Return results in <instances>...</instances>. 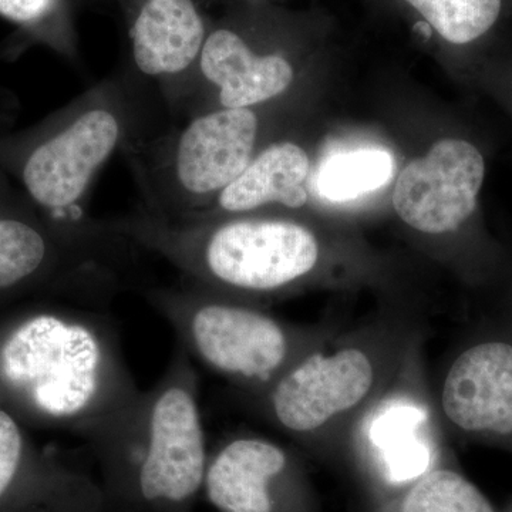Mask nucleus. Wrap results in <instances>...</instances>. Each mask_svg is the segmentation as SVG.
Returning a JSON list of instances; mask_svg holds the SVG:
<instances>
[{"label":"nucleus","instance_id":"nucleus-4","mask_svg":"<svg viewBox=\"0 0 512 512\" xmlns=\"http://www.w3.org/2000/svg\"><path fill=\"white\" fill-rule=\"evenodd\" d=\"M137 76H114L35 126H0V170L49 220L93 227L84 204L97 174L117 150L143 134Z\"/></svg>","mask_w":512,"mask_h":512},{"label":"nucleus","instance_id":"nucleus-2","mask_svg":"<svg viewBox=\"0 0 512 512\" xmlns=\"http://www.w3.org/2000/svg\"><path fill=\"white\" fill-rule=\"evenodd\" d=\"M198 387L191 356L177 345L160 380L89 440L103 512H191L210 456Z\"/></svg>","mask_w":512,"mask_h":512},{"label":"nucleus","instance_id":"nucleus-16","mask_svg":"<svg viewBox=\"0 0 512 512\" xmlns=\"http://www.w3.org/2000/svg\"><path fill=\"white\" fill-rule=\"evenodd\" d=\"M77 3L79 0H0V18L15 25L33 43L77 62L80 53Z\"/></svg>","mask_w":512,"mask_h":512},{"label":"nucleus","instance_id":"nucleus-6","mask_svg":"<svg viewBox=\"0 0 512 512\" xmlns=\"http://www.w3.org/2000/svg\"><path fill=\"white\" fill-rule=\"evenodd\" d=\"M146 299L175 330L178 345L251 399L329 338L276 318L255 303L187 284L148 289Z\"/></svg>","mask_w":512,"mask_h":512},{"label":"nucleus","instance_id":"nucleus-18","mask_svg":"<svg viewBox=\"0 0 512 512\" xmlns=\"http://www.w3.org/2000/svg\"><path fill=\"white\" fill-rule=\"evenodd\" d=\"M400 512H495L483 491L448 468L427 471L404 494Z\"/></svg>","mask_w":512,"mask_h":512},{"label":"nucleus","instance_id":"nucleus-17","mask_svg":"<svg viewBox=\"0 0 512 512\" xmlns=\"http://www.w3.org/2000/svg\"><path fill=\"white\" fill-rule=\"evenodd\" d=\"M393 175V158L387 151H350L329 158L316 175V188L323 198L343 202L375 191L389 183Z\"/></svg>","mask_w":512,"mask_h":512},{"label":"nucleus","instance_id":"nucleus-19","mask_svg":"<svg viewBox=\"0 0 512 512\" xmlns=\"http://www.w3.org/2000/svg\"><path fill=\"white\" fill-rule=\"evenodd\" d=\"M431 28L453 45L484 36L500 18L503 0H406Z\"/></svg>","mask_w":512,"mask_h":512},{"label":"nucleus","instance_id":"nucleus-15","mask_svg":"<svg viewBox=\"0 0 512 512\" xmlns=\"http://www.w3.org/2000/svg\"><path fill=\"white\" fill-rule=\"evenodd\" d=\"M63 468L36 466L18 421L0 407V512L83 480Z\"/></svg>","mask_w":512,"mask_h":512},{"label":"nucleus","instance_id":"nucleus-20","mask_svg":"<svg viewBox=\"0 0 512 512\" xmlns=\"http://www.w3.org/2000/svg\"><path fill=\"white\" fill-rule=\"evenodd\" d=\"M103 511V494L89 480L83 478L79 483L56 493L33 498L25 503L15 505L3 512H101Z\"/></svg>","mask_w":512,"mask_h":512},{"label":"nucleus","instance_id":"nucleus-7","mask_svg":"<svg viewBox=\"0 0 512 512\" xmlns=\"http://www.w3.org/2000/svg\"><path fill=\"white\" fill-rule=\"evenodd\" d=\"M133 248L97 218L90 228L49 220L0 170V296L47 285L76 305L107 308Z\"/></svg>","mask_w":512,"mask_h":512},{"label":"nucleus","instance_id":"nucleus-3","mask_svg":"<svg viewBox=\"0 0 512 512\" xmlns=\"http://www.w3.org/2000/svg\"><path fill=\"white\" fill-rule=\"evenodd\" d=\"M99 224L134 248L160 255L187 284L255 305L305 284L322 264L318 235L289 218L175 221L138 207L123 217L99 218Z\"/></svg>","mask_w":512,"mask_h":512},{"label":"nucleus","instance_id":"nucleus-8","mask_svg":"<svg viewBox=\"0 0 512 512\" xmlns=\"http://www.w3.org/2000/svg\"><path fill=\"white\" fill-rule=\"evenodd\" d=\"M252 109H215L188 117L167 134L126 147L143 210L185 220L207 208L254 160L261 121Z\"/></svg>","mask_w":512,"mask_h":512},{"label":"nucleus","instance_id":"nucleus-10","mask_svg":"<svg viewBox=\"0 0 512 512\" xmlns=\"http://www.w3.org/2000/svg\"><path fill=\"white\" fill-rule=\"evenodd\" d=\"M484 175V158L473 144L456 138L437 141L426 156L400 173L393 192L394 211L420 234H454L476 211Z\"/></svg>","mask_w":512,"mask_h":512},{"label":"nucleus","instance_id":"nucleus-5","mask_svg":"<svg viewBox=\"0 0 512 512\" xmlns=\"http://www.w3.org/2000/svg\"><path fill=\"white\" fill-rule=\"evenodd\" d=\"M412 348L402 323L330 335L252 400L276 429L303 443L348 436L399 382Z\"/></svg>","mask_w":512,"mask_h":512},{"label":"nucleus","instance_id":"nucleus-11","mask_svg":"<svg viewBox=\"0 0 512 512\" xmlns=\"http://www.w3.org/2000/svg\"><path fill=\"white\" fill-rule=\"evenodd\" d=\"M295 67L279 50H264L238 23H211L197 70L175 113L204 92L212 94L208 110L252 109L288 92ZM204 113V111H202Z\"/></svg>","mask_w":512,"mask_h":512},{"label":"nucleus","instance_id":"nucleus-14","mask_svg":"<svg viewBox=\"0 0 512 512\" xmlns=\"http://www.w3.org/2000/svg\"><path fill=\"white\" fill-rule=\"evenodd\" d=\"M311 161L301 146L276 141L262 148L237 180L198 214L185 220H210L232 215L254 214L268 205L299 210L308 202L305 183Z\"/></svg>","mask_w":512,"mask_h":512},{"label":"nucleus","instance_id":"nucleus-13","mask_svg":"<svg viewBox=\"0 0 512 512\" xmlns=\"http://www.w3.org/2000/svg\"><path fill=\"white\" fill-rule=\"evenodd\" d=\"M292 470L285 447L265 437L238 434L208 456L202 490L220 512H279Z\"/></svg>","mask_w":512,"mask_h":512},{"label":"nucleus","instance_id":"nucleus-12","mask_svg":"<svg viewBox=\"0 0 512 512\" xmlns=\"http://www.w3.org/2000/svg\"><path fill=\"white\" fill-rule=\"evenodd\" d=\"M126 13L133 72L175 111L194 77L211 22L198 0H117Z\"/></svg>","mask_w":512,"mask_h":512},{"label":"nucleus","instance_id":"nucleus-9","mask_svg":"<svg viewBox=\"0 0 512 512\" xmlns=\"http://www.w3.org/2000/svg\"><path fill=\"white\" fill-rule=\"evenodd\" d=\"M439 410L458 436L512 450V330L458 350L440 384Z\"/></svg>","mask_w":512,"mask_h":512},{"label":"nucleus","instance_id":"nucleus-1","mask_svg":"<svg viewBox=\"0 0 512 512\" xmlns=\"http://www.w3.org/2000/svg\"><path fill=\"white\" fill-rule=\"evenodd\" d=\"M0 389L26 412L87 441L140 392L104 309L25 316L0 339Z\"/></svg>","mask_w":512,"mask_h":512}]
</instances>
